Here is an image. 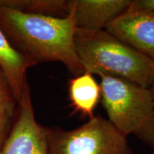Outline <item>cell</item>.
I'll list each match as a JSON object with an SVG mask.
<instances>
[{
	"mask_svg": "<svg viewBox=\"0 0 154 154\" xmlns=\"http://www.w3.org/2000/svg\"><path fill=\"white\" fill-rule=\"evenodd\" d=\"M0 29L11 47L35 66L61 62L73 76L85 72L75 45L77 27L72 14L56 17L0 7Z\"/></svg>",
	"mask_w": 154,
	"mask_h": 154,
	"instance_id": "obj_1",
	"label": "cell"
},
{
	"mask_svg": "<svg viewBox=\"0 0 154 154\" xmlns=\"http://www.w3.org/2000/svg\"><path fill=\"white\" fill-rule=\"evenodd\" d=\"M75 45L84 70L134 83L144 88L154 82V61L103 29H77Z\"/></svg>",
	"mask_w": 154,
	"mask_h": 154,
	"instance_id": "obj_2",
	"label": "cell"
},
{
	"mask_svg": "<svg viewBox=\"0 0 154 154\" xmlns=\"http://www.w3.org/2000/svg\"><path fill=\"white\" fill-rule=\"evenodd\" d=\"M101 103L110 122L124 136L134 135L154 147V101L151 88L100 74Z\"/></svg>",
	"mask_w": 154,
	"mask_h": 154,
	"instance_id": "obj_3",
	"label": "cell"
},
{
	"mask_svg": "<svg viewBox=\"0 0 154 154\" xmlns=\"http://www.w3.org/2000/svg\"><path fill=\"white\" fill-rule=\"evenodd\" d=\"M47 154H134L127 137L99 115L72 130L47 127Z\"/></svg>",
	"mask_w": 154,
	"mask_h": 154,
	"instance_id": "obj_4",
	"label": "cell"
},
{
	"mask_svg": "<svg viewBox=\"0 0 154 154\" xmlns=\"http://www.w3.org/2000/svg\"><path fill=\"white\" fill-rule=\"evenodd\" d=\"M0 154H47V127L36 120L28 82L16 119Z\"/></svg>",
	"mask_w": 154,
	"mask_h": 154,
	"instance_id": "obj_5",
	"label": "cell"
},
{
	"mask_svg": "<svg viewBox=\"0 0 154 154\" xmlns=\"http://www.w3.org/2000/svg\"><path fill=\"white\" fill-rule=\"evenodd\" d=\"M105 30L154 61V11L128 9Z\"/></svg>",
	"mask_w": 154,
	"mask_h": 154,
	"instance_id": "obj_6",
	"label": "cell"
},
{
	"mask_svg": "<svg viewBox=\"0 0 154 154\" xmlns=\"http://www.w3.org/2000/svg\"><path fill=\"white\" fill-rule=\"evenodd\" d=\"M131 3L132 0H66V12L73 15L77 29L96 32L105 29Z\"/></svg>",
	"mask_w": 154,
	"mask_h": 154,
	"instance_id": "obj_7",
	"label": "cell"
},
{
	"mask_svg": "<svg viewBox=\"0 0 154 154\" xmlns=\"http://www.w3.org/2000/svg\"><path fill=\"white\" fill-rule=\"evenodd\" d=\"M69 97L74 113L92 119L94 111L101 98V86L93 74L85 71L69 80Z\"/></svg>",
	"mask_w": 154,
	"mask_h": 154,
	"instance_id": "obj_8",
	"label": "cell"
},
{
	"mask_svg": "<svg viewBox=\"0 0 154 154\" xmlns=\"http://www.w3.org/2000/svg\"><path fill=\"white\" fill-rule=\"evenodd\" d=\"M0 65L5 71L17 101H21L27 81V69L35 65L21 57L7 42L0 29Z\"/></svg>",
	"mask_w": 154,
	"mask_h": 154,
	"instance_id": "obj_9",
	"label": "cell"
},
{
	"mask_svg": "<svg viewBox=\"0 0 154 154\" xmlns=\"http://www.w3.org/2000/svg\"><path fill=\"white\" fill-rule=\"evenodd\" d=\"M18 110L19 102L0 65V152L11 131Z\"/></svg>",
	"mask_w": 154,
	"mask_h": 154,
	"instance_id": "obj_10",
	"label": "cell"
},
{
	"mask_svg": "<svg viewBox=\"0 0 154 154\" xmlns=\"http://www.w3.org/2000/svg\"><path fill=\"white\" fill-rule=\"evenodd\" d=\"M0 7L28 14L56 17L66 16V0H0Z\"/></svg>",
	"mask_w": 154,
	"mask_h": 154,
	"instance_id": "obj_11",
	"label": "cell"
},
{
	"mask_svg": "<svg viewBox=\"0 0 154 154\" xmlns=\"http://www.w3.org/2000/svg\"><path fill=\"white\" fill-rule=\"evenodd\" d=\"M129 9L154 11V0H132Z\"/></svg>",
	"mask_w": 154,
	"mask_h": 154,
	"instance_id": "obj_12",
	"label": "cell"
},
{
	"mask_svg": "<svg viewBox=\"0 0 154 154\" xmlns=\"http://www.w3.org/2000/svg\"><path fill=\"white\" fill-rule=\"evenodd\" d=\"M151 92H152V95H153V101H154V82H153V84H152V86H151Z\"/></svg>",
	"mask_w": 154,
	"mask_h": 154,
	"instance_id": "obj_13",
	"label": "cell"
},
{
	"mask_svg": "<svg viewBox=\"0 0 154 154\" xmlns=\"http://www.w3.org/2000/svg\"><path fill=\"white\" fill-rule=\"evenodd\" d=\"M150 154H154V147L152 148V151H151V153H150Z\"/></svg>",
	"mask_w": 154,
	"mask_h": 154,
	"instance_id": "obj_14",
	"label": "cell"
}]
</instances>
